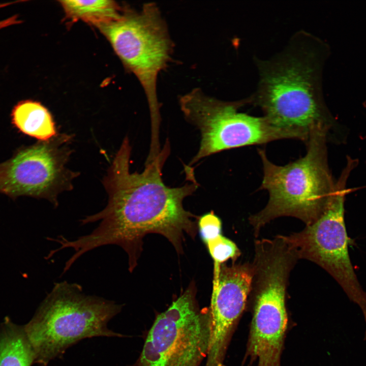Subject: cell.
Listing matches in <instances>:
<instances>
[{"label":"cell","mask_w":366,"mask_h":366,"mask_svg":"<svg viewBox=\"0 0 366 366\" xmlns=\"http://www.w3.org/2000/svg\"><path fill=\"white\" fill-rule=\"evenodd\" d=\"M131 146L127 138L115 154L103 180L108 203L101 211L80 220L81 225L97 221L90 233L69 240L63 236L59 249L71 248L74 253L69 265L87 252L103 246L116 245L128 256L129 270L137 264L142 239L150 233L166 237L181 252L185 233L194 236L195 218L183 206V200L197 188L196 182L177 188L166 186L161 171L169 152L167 144L154 159L147 161L141 173H131Z\"/></svg>","instance_id":"cell-1"},{"label":"cell","mask_w":366,"mask_h":366,"mask_svg":"<svg viewBox=\"0 0 366 366\" xmlns=\"http://www.w3.org/2000/svg\"><path fill=\"white\" fill-rule=\"evenodd\" d=\"M329 45L306 30L295 33L284 48L268 59L254 57L259 80L250 104L273 126L309 132L331 130L335 121L323 94V72Z\"/></svg>","instance_id":"cell-2"},{"label":"cell","mask_w":366,"mask_h":366,"mask_svg":"<svg viewBox=\"0 0 366 366\" xmlns=\"http://www.w3.org/2000/svg\"><path fill=\"white\" fill-rule=\"evenodd\" d=\"M329 133L322 127L312 128L306 154L284 166L273 164L264 149H258L263 170L259 190H266L269 199L264 208L249 218L255 237L267 223L280 217H295L307 226L321 215L336 184L327 159Z\"/></svg>","instance_id":"cell-3"},{"label":"cell","mask_w":366,"mask_h":366,"mask_svg":"<svg viewBox=\"0 0 366 366\" xmlns=\"http://www.w3.org/2000/svg\"><path fill=\"white\" fill-rule=\"evenodd\" d=\"M123 307L115 301L85 293L77 283H54L33 318L23 325L35 352V363L46 366L84 339L123 337L108 327Z\"/></svg>","instance_id":"cell-4"},{"label":"cell","mask_w":366,"mask_h":366,"mask_svg":"<svg viewBox=\"0 0 366 366\" xmlns=\"http://www.w3.org/2000/svg\"><path fill=\"white\" fill-rule=\"evenodd\" d=\"M249 104V97L236 101H223L206 95L199 88L180 97L179 104L184 116L201 135L199 149L190 165L230 148L282 139L307 140L308 135L302 131L279 128L263 116L238 112L239 108Z\"/></svg>","instance_id":"cell-5"},{"label":"cell","mask_w":366,"mask_h":366,"mask_svg":"<svg viewBox=\"0 0 366 366\" xmlns=\"http://www.w3.org/2000/svg\"><path fill=\"white\" fill-rule=\"evenodd\" d=\"M125 66L138 78L145 94L152 123L158 126L159 74L170 62L173 42L158 6L145 4L137 12L128 9L117 20L97 27Z\"/></svg>","instance_id":"cell-6"},{"label":"cell","mask_w":366,"mask_h":366,"mask_svg":"<svg viewBox=\"0 0 366 366\" xmlns=\"http://www.w3.org/2000/svg\"><path fill=\"white\" fill-rule=\"evenodd\" d=\"M356 165L354 160L347 159L324 211L315 222L300 232L279 236L297 259L311 261L329 273L349 299L360 307L366 319V293L351 262L344 219L347 181Z\"/></svg>","instance_id":"cell-7"},{"label":"cell","mask_w":366,"mask_h":366,"mask_svg":"<svg viewBox=\"0 0 366 366\" xmlns=\"http://www.w3.org/2000/svg\"><path fill=\"white\" fill-rule=\"evenodd\" d=\"M209 308L200 309L191 286L156 318L132 366H199L210 341Z\"/></svg>","instance_id":"cell-8"},{"label":"cell","mask_w":366,"mask_h":366,"mask_svg":"<svg viewBox=\"0 0 366 366\" xmlns=\"http://www.w3.org/2000/svg\"><path fill=\"white\" fill-rule=\"evenodd\" d=\"M70 140L69 135L57 134L20 149L1 163L0 192L11 198H45L57 207L58 194L70 190L77 176L66 167L71 153Z\"/></svg>","instance_id":"cell-9"},{"label":"cell","mask_w":366,"mask_h":366,"mask_svg":"<svg viewBox=\"0 0 366 366\" xmlns=\"http://www.w3.org/2000/svg\"><path fill=\"white\" fill-rule=\"evenodd\" d=\"M291 270L286 264L266 261L255 268L251 290L253 316L247 354L258 366H280L287 326L285 298Z\"/></svg>","instance_id":"cell-10"},{"label":"cell","mask_w":366,"mask_h":366,"mask_svg":"<svg viewBox=\"0 0 366 366\" xmlns=\"http://www.w3.org/2000/svg\"><path fill=\"white\" fill-rule=\"evenodd\" d=\"M252 263L216 264L211 304L208 355L225 357L233 328L243 311L252 287Z\"/></svg>","instance_id":"cell-11"},{"label":"cell","mask_w":366,"mask_h":366,"mask_svg":"<svg viewBox=\"0 0 366 366\" xmlns=\"http://www.w3.org/2000/svg\"><path fill=\"white\" fill-rule=\"evenodd\" d=\"M11 117L12 124L20 132L40 141H48L57 135L51 113L40 102L19 101L13 108Z\"/></svg>","instance_id":"cell-12"},{"label":"cell","mask_w":366,"mask_h":366,"mask_svg":"<svg viewBox=\"0 0 366 366\" xmlns=\"http://www.w3.org/2000/svg\"><path fill=\"white\" fill-rule=\"evenodd\" d=\"M35 360L23 325L5 318L0 324V366H31Z\"/></svg>","instance_id":"cell-13"},{"label":"cell","mask_w":366,"mask_h":366,"mask_svg":"<svg viewBox=\"0 0 366 366\" xmlns=\"http://www.w3.org/2000/svg\"><path fill=\"white\" fill-rule=\"evenodd\" d=\"M66 16L73 21L81 20L98 27L114 21L123 12L113 1H60Z\"/></svg>","instance_id":"cell-14"},{"label":"cell","mask_w":366,"mask_h":366,"mask_svg":"<svg viewBox=\"0 0 366 366\" xmlns=\"http://www.w3.org/2000/svg\"><path fill=\"white\" fill-rule=\"evenodd\" d=\"M208 250L215 263L222 264L229 259L236 260L240 252L236 244L221 234L206 243Z\"/></svg>","instance_id":"cell-15"},{"label":"cell","mask_w":366,"mask_h":366,"mask_svg":"<svg viewBox=\"0 0 366 366\" xmlns=\"http://www.w3.org/2000/svg\"><path fill=\"white\" fill-rule=\"evenodd\" d=\"M198 226L201 236L206 243L221 234V221L212 212L201 217Z\"/></svg>","instance_id":"cell-16"},{"label":"cell","mask_w":366,"mask_h":366,"mask_svg":"<svg viewBox=\"0 0 366 366\" xmlns=\"http://www.w3.org/2000/svg\"><path fill=\"white\" fill-rule=\"evenodd\" d=\"M21 22L18 17L15 15L4 20H0V30L6 27L17 24Z\"/></svg>","instance_id":"cell-17"},{"label":"cell","mask_w":366,"mask_h":366,"mask_svg":"<svg viewBox=\"0 0 366 366\" xmlns=\"http://www.w3.org/2000/svg\"><path fill=\"white\" fill-rule=\"evenodd\" d=\"M363 105L366 108V100L363 103Z\"/></svg>","instance_id":"cell-18"}]
</instances>
